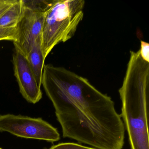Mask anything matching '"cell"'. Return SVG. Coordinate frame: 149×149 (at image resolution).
<instances>
[{
	"label": "cell",
	"instance_id": "1",
	"mask_svg": "<svg viewBox=\"0 0 149 149\" xmlns=\"http://www.w3.org/2000/svg\"><path fill=\"white\" fill-rule=\"evenodd\" d=\"M42 84L55 109L63 136L97 149H122L125 128L110 97L87 78L44 65Z\"/></svg>",
	"mask_w": 149,
	"mask_h": 149
},
{
	"label": "cell",
	"instance_id": "2",
	"mask_svg": "<svg viewBox=\"0 0 149 149\" xmlns=\"http://www.w3.org/2000/svg\"><path fill=\"white\" fill-rule=\"evenodd\" d=\"M149 63L139 50L130 51L123 84L118 90L122 103L121 116L129 136L130 149H149Z\"/></svg>",
	"mask_w": 149,
	"mask_h": 149
},
{
	"label": "cell",
	"instance_id": "3",
	"mask_svg": "<svg viewBox=\"0 0 149 149\" xmlns=\"http://www.w3.org/2000/svg\"><path fill=\"white\" fill-rule=\"evenodd\" d=\"M84 0H54L45 12L41 34L44 58L57 44L70 40L84 17Z\"/></svg>",
	"mask_w": 149,
	"mask_h": 149
},
{
	"label": "cell",
	"instance_id": "4",
	"mask_svg": "<svg viewBox=\"0 0 149 149\" xmlns=\"http://www.w3.org/2000/svg\"><path fill=\"white\" fill-rule=\"evenodd\" d=\"M0 131L7 132L20 137L52 143L60 139L57 129L41 118L12 114L0 116Z\"/></svg>",
	"mask_w": 149,
	"mask_h": 149
},
{
	"label": "cell",
	"instance_id": "5",
	"mask_svg": "<svg viewBox=\"0 0 149 149\" xmlns=\"http://www.w3.org/2000/svg\"><path fill=\"white\" fill-rule=\"evenodd\" d=\"M45 16V12L33 10L25 6L23 16L17 26L16 40L13 42L15 48L25 56L41 35Z\"/></svg>",
	"mask_w": 149,
	"mask_h": 149
},
{
	"label": "cell",
	"instance_id": "6",
	"mask_svg": "<svg viewBox=\"0 0 149 149\" xmlns=\"http://www.w3.org/2000/svg\"><path fill=\"white\" fill-rule=\"evenodd\" d=\"M13 63L15 76L21 94L29 102L33 104L38 102L42 97L41 87L36 82L26 56L16 48L13 55Z\"/></svg>",
	"mask_w": 149,
	"mask_h": 149
},
{
	"label": "cell",
	"instance_id": "7",
	"mask_svg": "<svg viewBox=\"0 0 149 149\" xmlns=\"http://www.w3.org/2000/svg\"><path fill=\"white\" fill-rule=\"evenodd\" d=\"M26 57L37 84L41 87L45 60L42 46L41 35L37 38L33 48Z\"/></svg>",
	"mask_w": 149,
	"mask_h": 149
},
{
	"label": "cell",
	"instance_id": "8",
	"mask_svg": "<svg viewBox=\"0 0 149 149\" xmlns=\"http://www.w3.org/2000/svg\"><path fill=\"white\" fill-rule=\"evenodd\" d=\"M25 5L23 0H17L1 17L0 27H15L24 13Z\"/></svg>",
	"mask_w": 149,
	"mask_h": 149
},
{
	"label": "cell",
	"instance_id": "9",
	"mask_svg": "<svg viewBox=\"0 0 149 149\" xmlns=\"http://www.w3.org/2000/svg\"><path fill=\"white\" fill-rule=\"evenodd\" d=\"M17 37V27H0V41L10 40L15 41Z\"/></svg>",
	"mask_w": 149,
	"mask_h": 149
},
{
	"label": "cell",
	"instance_id": "10",
	"mask_svg": "<svg viewBox=\"0 0 149 149\" xmlns=\"http://www.w3.org/2000/svg\"><path fill=\"white\" fill-rule=\"evenodd\" d=\"M49 149H97L87 147L77 143H61L52 146Z\"/></svg>",
	"mask_w": 149,
	"mask_h": 149
},
{
	"label": "cell",
	"instance_id": "11",
	"mask_svg": "<svg viewBox=\"0 0 149 149\" xmlns=\"http://www.w3.org/2000/svg\"><path fill=\"white\" fill-rule=\"evenodd\" d=\"M140 43L141 47L139 50L140 56L144 61L149 63V44L143 40Z\"/></svg>",
	"mask_w": 149,
	"mask_h": 149
},
{
	"label": "cell",
	"instance_id": "12",
	"mask_svg": "<svg viewBox=\"0 0 149 149\" xmlns=\"http://www.w3.org/2000/svg\"><path fill=\"white\" fill-rule=\"evenodd\" d=\"M17 0H0V17Z\"/></svg>",
	"mask_w": 149,
	"mask_h": 149
},
{
	"label": "cell",
	"instance_id": "13",
	"mask_svg": "<svg viewBox=\"0 0 149 149\" xmlns=\"http://www.w3.org/2000/svg\"><path fill=\"white\" fill-rule=\"evenodd\" d=\"M0 149H1V148H0Z\"/></svg>",
	"mask_w": 149,
	"mask_h": 149
}]
</instances>
